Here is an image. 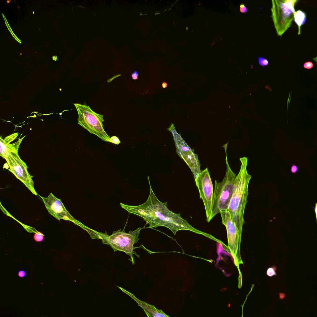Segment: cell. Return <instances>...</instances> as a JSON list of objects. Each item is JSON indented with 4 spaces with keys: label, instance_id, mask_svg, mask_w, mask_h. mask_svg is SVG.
Here are the masks:
<instances>
[{
    "label": "cell",
    "instance_id": "obj_1",
    "mask_svg": "<svg viewBox=\"0 0 317 317\" xmlns=\"http://www.w3.org/2000/svg\"><path fill=\"white\" fill-rule=\"evenodd\" d=\"M146 201L137 206H129L122 203V207L129 213L142 218L149 224L147 228L163 226L170 229L174 235L180 230H188L201 234L215 241L216 238L212 235L198 230L191 226L181 217L180 214L170 211L167 207V202L163 203L157 198L151 188Z\"/></svg>",
    "mask_w": 317,
    "mask_h": 317
},
{
    "label": "cell",
    "instance_id": "obj_2",
    "mask_svg": "<svg viewBox=\"0 0 317 317\" xmlns=\"http://www.w3.org/2000/svg\"><path fill=\"white\" fill-rule=\"evenodd\" d=\"M241 166L236 176L232 194L227 210L230 212L237 231L238 245L240 247L242 226L244 223V214L248 194V186L251 176L247 171L248 158L244 157L239 158Z\"/></svg>",
    "mask_w": 317,
    "mask_h": 317
},
{
    "label": "cell",
    "instance_id": "obj_3",
    "mask_svg": "<svg viewBox=\"0 0 317 317\" xmlns=\"http://www.w3.org/2000/svg\"><path fill=\"white\" fill-rule=\"evenodd\" d=\"M227 143L223 146L225 152L226 173L221 182H218L215 180L211 211L208 222H209L221 211L227 210L233 192L236 174L231 169L228 162L227 155Z\"/></svg>",
    "mask_w": 317,
    "mask_h": 317
},
{
    "label": "cell",
    "instance_id": "obj_4",
    "mask_svg": "<svg viewBox=\"0 0 317 317\" xmlns=\"http://www.w3.org/2000/svg\"><path fill=\"white\" fill-rule=\"evenodd\" d=\"M74 105L78 115V124L103 141L110 142V137L103 128L104 116L95 113L86 105L79 103Z\"/></svg>",
    "mask_w": 317,
    "mask_h": 317
},
{
    "label": "cell",
    "instance_id": "obj_5",
    "mask_svg": "<svg viewBox=\"0 0 317 317\" xmlns=\"http://www.w3.org/2000/svg\"><path fill=\"white\" fill-rule=\"evenodd\" d=\"M296 0H275L273 1L272 16L278 35H282L290 26L295 12Z\"/></svg>",
    "mask_w": 317,
    "mask_h": 317
},
{
    "label": "cell",
    "instance_id": "obj_6",
    "mask_svg": "<svg viewBox=\"0 0 317 317\" xmlns=\"http://www.w3.org/2000/svg\"><path fill=\"white\" fill-rule=\"evenodd\" d=\"M167 130L173 136L178 154L187 164L196 178L201 172L197 155L185 142L180 134L177 132L174 124L172 123Z\"/></svg>",
    "mask_w": 317,
    "mask_h": 317
},
{
    "label": "cell",
    "instance_id": "obj_7",
    "mask_svg": "<svg viewBox=\"0 0 317 317\" xmlns=\"http://www.w3.org/2000/svg\"><path fill=\"white\" fill-rule=\"evenodd\" d=\"M5 159L9 165L10 169L9 170L34 194L37 195V194L34 187V182L32 179L33 176L28 172L27 166L21 159L18 153L11 152L6 156Z\"/></svg>",
    "mask_w": 317,
    "mask_h": 317
},
{
    "label": "cell",
    "instance_id": "obj_8",
    "mask_svg": "<svg viewBox=\"0 0 317 317\" xmlns=\"http://www.w3.org/2000/svg\"><path fill=\"white\" fill-rule=\"evenodd\" d=\"M195 180L200 197L203 202L207 222L211 211L213 191V184L208 169L206 168L201 171Z\"/></svg>",
    "mask_w": 317,
    "mask_h": 317
},
{
    "label": "cell",
    "instance_id": "obj_9",
    "mask_svg": "<svg viewBox=\"0 0 317 317\" xmlns=\"http://www.w3.org/2000/svg\"><path fill=\"white\" fill-rule=\"evenodd\" d=\"M142 229L139 228L128 233L115 232L109 236L108 243L115 251L119 250L131 254L134 250V244L138 241L140 232Z\"/></svg>",
    "mask_w": 317,
    "mask_h": 317
},
{
    "label": "cell",
    "instance_id": "obj_10",
    "mask_svg": "<svg viewBox=\"0 0 317 317\" xmlns=\"http://www.w3.org/2000/svg\"><path fill=\"white\" fill-rule=\"evenodd\" d=\"M39 196L42 199L49 213L58 220L62 219L71 221L76 224H81L70 214L61 200L55 197L52 193H50L46 198Z\"/></svg>",
    "mask_w": 317,
    "mask_h": 317
},
{
    "label": "cell",
    "instance_id": "obj_11",
    "mask_svg": "<svg viewBox=\"0 0 317 317\" xmlns=\"http://www.w3.org/2000/svg\"><path fill=\"white\" fill-rule=\"evenodd\" d=\"M222 222L226 229L228 245L232 253L236 254L240 251V247L238 242L237 231L231 215L228 210L221 211Z\"/></svg>",
    "mask_w": 317,
    "mask_h": 317
},
{
    "label": "cell",
    "instance_id": "obj_12",
    "mask_svg": "<svg viewBox=\"0 0 317 317\" xmlns=\"http://www.w3.org/2000/svg\"><path fill=\"white\" fill-rule=\"evenodd\" d=\"M129 295L144 310L145 313L148 317H169L161 310H158L154 306L148 304L136 298L133 294L130 293Z\"/></svg>",
    "mask_w": 317,
    "mask_h": 317
},
{
    "label": "cell",
    "instance_id": "obj_13",
    "mask_svg": "<svg viewBox=\"0 0 317 317\" xmlns=\"http://www.w3.org/2000/svg\"><path fill=\"white\" fill-rule=\"evenodd\" d=\"M25 136L18 139V141L11 144H9L4 147L0 148V155L5 159L6 156L11 152L18 153V149L23 138Z\"/></svg>",
    "mask_w": 317,
    "mask_h": 317
},
{
    "label": "cell",
    "instance_id": "obj_14",
    "mask_svg": "<svg viewBox=\"0 0 317 317\" xmlns=\"http://www.w3.org/2000/svg\"><path fill=\"white\" fill-rule=\"evenodd\" d=\"M294 21L299 27L304 24L306 20V14L300 10L294 13Z\"/></svg>",
    "mask_w": 317,
    "mask_h": 317
},
{
    "label": "cell",
    "instance_id": "obj_15",
    "mask_svg": "<svg viewBox=\"0 0 317 317\" xmlns=\"http://www.w3.org/2000/svg\"><path fill=\"white\" fill-rule=\"evenodd\" d=\"M18 135L17 132L15 133L6 137L4 140L0 138V148H2L13 141Z\"/></svg>",
    "mask_w": 317,
    "mask_h": 317
},
{
    "label": "cell",
    "instance_id": "obj_16",
    "mask_svg": "<svg viewBox=\"0 0 317 317\" xmlns=\"http://www.w3.org/2000/svg\"><path fill=\"white\" fill-rule=\"evenodd\" d=\"M34 240L37 242H41L44 239V235L41 232L37 231L34 235Z\"/></svg>",
    "mask_w": 317,
    "mask_h": 317
},
{
    "label": "cell",
    "instance_id": "obj_17",
    "mask_svg": "<svg viewBox=\"0 0 317 317\" xmlns=\"http://www.w3.org/2000/svg\"><path fill=\"white\" fill-rule=\"evenodd\" d=\"M258 61L259 64L261 66L263 67L267 66L269 63L267 59L262 57L258 58Z\"/></svg>",
    "mask_w": 317,
    "mask_h": 317
},
{
    "label": "cell",
    "instance_id": "obj_18",
    "mask_svg": "<svg viewBox=\"0 0 317 317\" xmlns=\"http://www.w3.org/2000/svg\"><path fill=\"white\" fill-rule=\"evenodd\" d=\"M110 142L117 145H118L120 143L118 138L115 136H112L110 138Z\"/></svg>",
    "mask_w": 317,
    "mask_h": 317
},
{
    "label": "cell",
    "instance_id": "obj_19",
    "mask_svg": "<svg viewBox=\"0 0 317 317\" xmlns=\"http://www.w3.org/2000/svg\"><path fill=\"white\" fill-rule=\"evenodd\" d=\"M267 274L268 276H270L276 275L275 268L270 267L269 268L267 271Z\"/></svg>",
    "mask_w": 317,
    "mask_h": 317
},
{
    "label": "cell",
    "instance_id": "obj_20",
    "mask_svg": "<svg viewBox=\"0 0 317 317\" xmlns=\"http://www.w3.org/2000/svg\"><path fill=\"white\" fill-rule=\"evenodd\" d=\"M313 64L311 62L308 61L304 64L303 67L305 68L310 69L313 67Z\"/></svg>",
    "mask_w": 317,
    "mask_h": 317
},
{
    "label": "cell",
    "instance_id": "obj_21",
    "mask_svg": "<svg viewBox=\"0 0 317 317\" xmlns=\"http://www.w3.org/2000/svg\"><path fill=\"white\" fill-rule=\"evenodd\" d=\"M240 11L243 13H246L247 11V9L244 4L242 3L240 6Z\"/></svg>",
    "mask_w": 317,
    "mask_h": 317
},
{
    "label": "cell",
    "instance_id": "obj_22",
    "mask_svg": "<svg viewBox=\"0 0 317 317\" xmlns=\"http://www.w3.org/2000/svg\"><path fill=\"white\" fill-rule=\"evenodd\" d=\"M291 168V172L293 173H295L297 172L298 170L297 167L295 165H293Z\"/></svg>",
    "mask_w": 317,
    "mask_h": 317
},
{
    "label": "cell",
    "instance_id": "obj_23",
    "mask_svg": "<svg viewBox=\"0 0 317 317\" xmlns=\"http://www.w3.org/2000/svg\"><path fill=\"white\" fill-rule=\"evenodd\" d=\"M138 74L137 71H136L131 74V77L133 80H137L138 79Z\"/></svg>",
    "mask_w": 317,
    "mask_h": 317
},
{
    "label": "cell",
    "instance_id": "obj_24",
    "mask_svg": "<svg viewBox=\"0 0 317 317\" xmlns=\"http://www.w3.org/2000/svg\"><path fill=\"white\" fill-rule=\"evenodd\" d=\"M18 275L20 277H23L25 276L26 274L24 271H19Z\"/></svg>",
    "mask_w": 317,
    "mask_h": 317
},
{
    "label": "cell",
    "instance_id": "obj_25",
    "mask_svg": "<svg viewBox=\"0 0 317 317\" xmlns=\"http://www.w3.org/2000/svg\"><path fill=\"white\" fill-rule=\"evenodd\" d=\"M167 86V84L166 82H164L162 84V87L163 88H166Z\"/></svg>",
    "mask_w": 317,
    "mask_h": 317
},
{
    "label": "cell",
    "instance_id": "obj_26",
    "mask_svg": "<svg viewBox=\"0 0 317 317\" xmlns=\"http://www.w3.org/2000/svg\"><path fill=\"white\" fill-rule=\"evenodd\" d=\"M9 167V164L7 163L4 164L3 168L8 169Z\"/></svg>",
    "mask_w": 317,
    "mask_h": 317
},
{
    "label": "cell",
    "instance_id": "obj_27",
    "mask_svg": "<svg viewBox=\"0 0 317 317\" xmlns=\"http://www.w3.org/2000/svg\"><path fill=\"white\" fill-rule=\"evenodd\" d=\"M53 60L54 61H56L58 60L57 57L56 56H54L52 57Z\"/></svg>",
    "mask_w": 317,
    "mask_h": 317
}]
</instances>
